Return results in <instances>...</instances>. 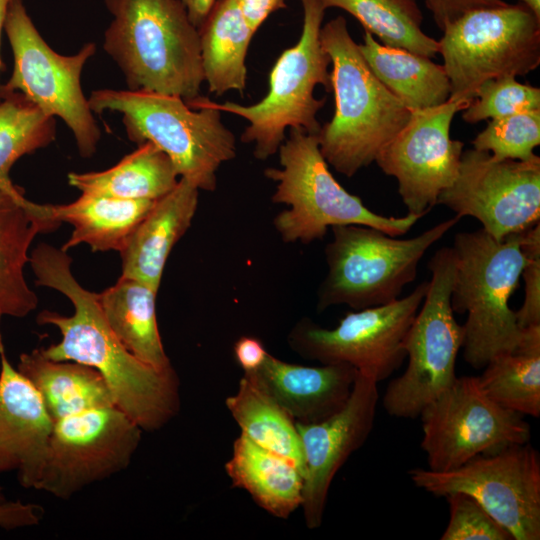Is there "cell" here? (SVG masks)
Returning a JSON list of instances; mask_svg holds the SVG:
<instances>
[{
    "label": "cell",
    "instance_id": "cell-26",
    "mask_svg": "<svg viewBox=\"0 0 540 540\" xmlns=\"http://www.w3.org/2000/svg\"><path fill=\"white\" fill-rule=\"evenodd\" d=\"M158 291L129 277L120 276L98 294L104 317L125 348L136 358L158 370L172 368L161 340L157 315Z\"/></svg>",
    "mask_w": 540,
    "mask_h": 540
},
{
    "label": "cell",
    "instance_id": "cell-38",
    "mask_svg": "<svg viewBox=\"0 0 540 540\" xmlns=\"http://www.w3.org/2000/svg\"><path fill=\"white\" fill-rule=\"evenodd\" d=\"M433 19L442 31L446 25L477 8L503 6V0H424Z\"/></svg>",
    "mask_w": 540,
    "mask_h": 540
},
{
    "label": "cell",
    "instance_id": "cell-31",
    "mask_svg": "<svg viewBox=\"0 0 540 540\" xmlns=\"http://www.w3.org/2000/svg\"><path fill=\"white\" fill-rule=\"evenodd\" d=\"M241 434L255 444L281 455L305 473L296 422L252 379L241 377L236 392L225 400Z\"/></svg>",
    "mask_w": 540,
    "mask_h": 540
},
{
    "label": "cell",
    "instance_id": "cell-7",
    "mask_svg": "<svg viewBox=\"0 0 540 540\" xmlns=\"http://www.w3.org/2000/svg\"><path fill=\"white\" fill-rule=\"evenodd\" d=\"M461 219H446L421 234L400 239L363 225L331 227L325 247L327 273L317 290V312L337 305L352 310L391 303L417 276L426 251Z\"/></svg>",
    "mask_w": 540,
    "mask_h": 540
},
{
    "label": "cell",
    "instance_id": "cell-11",
    "mask_svg": "<svg viewBox=\"0 0 540 540\" xmlns=\"http://www.w3.org/2000/svg\"><path fill=\"white\" fill-rule=\"evenodd\" d=\"M4 30L14 66L1 90L20 92L44 114L61 118L72 131L80 155L91 157L101 132L81 89L80 78L96 45L87 43L70 56L58 54L42 38L22 0H14L10 5Z\"/></svg>",
    "mask_w": 540,
    "mask_h": 540
},
{
    "label": "cell",
    "instance_id": "cell-19",
    "mask_svg": "<svg viewBox=\"0 0 540 540\" xmlns=\"http://www.w3.org/2000/svg\"><path fill=\"white\" fill-rule=\"evenodd\" d=\"M54 422L31 383L9 362L0 330V472L36 489Z\"/></svg>",
    "mask_w": 540,
    "mask_h": 540
},
{
    "label": "cell",
    "instance_id": "cell-45",
    "mask_svg": "<svg viewBox=\"0 0 540 540\" xmlns=\"http://www.w3.org/2000/svg\"><path fill=\"white\" fill-rule=\"evenodd\" d=\"M5 501V497L2 493V487L0 486V502Z\"/></svg>",
    "mask_w": 540,
    "mask_h": 540
},
{
    "label": "cell",
    "instance_id": "cell-3",
    "mask_svg": "<svg viewBox=\"0 0 540 540\" xmlns=\"http://www.w3.org/2000/svg\"><path fill=\"white\" fill-rule=\"evenodd\" d=\"M320 41L332 64L335 111L316 137L328 165L352 177L375 161L411 111L373 73L344 17L337 16L321 27Z\"/></svg>",
    "mask_w": 540,
    "mask_h": 540
},
{
    "label": "cell",
    "instance_id": "cell-17",
    "mask_svg": "<svg viewBox=\"0 0 540 540\" xmlns=\"http://www.w3.org/2000/svg\"><path fill=\"white\" fill-rule=\"evenodd\" d=\"M469 104L449 99L410 110L406 124L378 153L374 162L397 180L408 213L426 215L455 181L464 143L450 137V127L455 114Z\"/></svg>",
    "mask_w": 540,
    "mask_h": 540
},
{
    "label": "cell",
    "instance_id": "cell-21",
    "mask_svg": "<svg viewBox=\"0 0 540 540\" xmlns=\"http://www.w3.org/2000/svg\"><path fill=\"white\" fill-rule=\"evenodd\" d=\"M199 189L180 178L172 191L155 201L119 252L121 276L159 290L167 259L191 226L198 207Z\"/></svg>",
    "mask_w": 540,
    "mask_h": 540
},
{
    "label": "cell",
    "instance_id": "cell-14",
    "mask_svg": "<svg viewBox=\"0 0 540 540\" xmlns=\"http://www.w3.org/2000/svg\"><path fill=\"white\" fill-rule=\"evenodd\" d=\"M143 430L116 406L89 409L54 422L36 490L70 499L127 469Z\"/></svg>",
    "mask_w": 540,
    "mask_h": 540
},
{
    "label": "cell",
    "instance_id": "cell-34",
    "mask_svg": "<svg viewBox=\"0 0 540 540\" xmlns=\"http://www.w3.org/2000/svg\"><path fill=\"white\" fill-rule=\"evenodd\" d=\"M471 143L499 160L533 159L540 144V109L491 119Z\"/></svg>",
    "mask_w": 540,
    "mask_h": 540
},
{
    "label": "cell",
    "instance_id": "cell-16",
    "mask_svg": "<svg viewBox=\"0 0 540 540\" xmlns=\"http://www.w3.org/2000/svg\"><path fill=\"white\" fill-rule=\"evenodd\" d=\"M437 204L477 219L497 240L522 232L540 219V157L499 160L486 151L465 150L455 181Z\"/></svg>",
    "mask_w": 540,
    "mask_h": 540
},
{
    "label": "cell",
    "instance_id": "cell-40",
    "mask_svg": "<svg viewBox=\"0 0 540 540\" xmlns=\"http://www.w3.org/2000/svg\"><path fill=\"white\" fill-rule=\"evenodd\" d=\"M234 357L243 373L253 372L264 362L268 351L263 342L254 336H241L234 343Z\"/></svg>",
    "mask_w": 540,
    "mask_h": 540
},
{
    "label": "cell",
    "instance_id": "cell-42",
    "mask_svg": "<svg viewBox=\"0 0 540 540\" xmlns=\"http://www.w3.org/2000/svg\"><path fill=\"white\" fill-rule=\"evenodd\" d=\"M185 5L191 22L199 28L216 0H181Z\"/></svg>",
    "mask_w": 540,
    "mask_h": 540
},
{
    "label": "cell",
    "instance_id": "cell-44",
    "mask_svg": "<svg viewBox=\"0 0 540 540\" xmlns=\"http://www.w3.org/2000/svg\"><path fill=\"white\" fill-rule=\"evenodd\" d=\"M520 2L529 7L540 18V0H520Z\"/></svg>",
    "mask_w": 540,
    "mask_h": 540
},
{
    "label": "cell",
    "instance_id": "cell-2",
    "mask_svg": "<svg viewBox=\"0 0 540 540\" xmlns=\"http://www.w3.org/2000/svg\"><path fill=\"white\" fill-rule=\"evenodd\" d=\"M113 16L104 50L132 91L191 102L204 81L200 37L181 0H104Z\"/></svg>",
    "mask_w": 540,
    "mask_h": 540
},
{
    "label": "cell",
    "instance_id": "cell-25",
    "mask_svg": "<svg viewBox=\"0 0 540 540\" xmlns=\"http://www.w3.org/2000/svg\"><path fill=\"white\" fill-rule=\"evenodd\" d=\"M154 203L153 200H125L82 193L68 204H44V210L52 221L73 226L62 250L68 252L84 243L93 252H120Z\"/></svg>",
    "mask_w": 540,
    "mask_h": 540
},
{
    "label": "cell",
    "instance_id": "cell-27",
    "mask_svg": "<svg viewBox=\"0 0 540 540\" xmlns=\"http://www.w3.org/2000/svg\"><path fill=\"white\" fill-rule=\"evenodd\" d=\"M358 48L376 77L409 110L439 106L450 99L445 69L431 58L381 44L368 31Z\"/></svg>",
    "mask_w": 540,
    "mask_h": 540
},
{
    "label": "cell",
    "instance_id": "cell-29",
    "mask_svg": "<svg viewBox=\"0 0 540 540\" xmlns=\"http://www.w3.org/2000/svg\"><path fill=\"white\" fill-rule=\"evenodd\" d=\"M67 178L69 185L81 193L153 201L172 191L179 181L170 158L149 142L138 145L107 170L71 172Z\"/></svg>",
    "mask_w": 540,
    "mask_h": 540
},
{
    "label": "cell",
    "instance_id": "cell-39",
    "mask_svg": "<svg viewBox=\"0 0 540 540\" xmlns=\"http://www.w3.org/2000/svg\"><path fill=\"white\" fill-rule=\"evenodd\" d=\"M44 511L39 505L17 501L0 502V527L13 530L38 524Z\"/></svg>",
    "mask_w": 540,
    "mask_h": 540
},
{
    "label": "cell",
    "instance_id": "cell-28",
    "mask_svg": "<svg viewBox=\"0 0 540 540\" xmlns=\"http://www.w3.org/2000/svg\"><path fill=\"white\" fill-rule=\"evenodd\" d=\"M204 81L209 91L242 93L247 83L246 56L255 34L236 0H216L198 28Z\"/></svg>",
    "mask_w": 540,
    "mask_h": 540
},
{
    "label": "cell",
    "instance_id": "cell-13",
    "mask_svg": "<svg viewBox=\"0 0 540 540\" xmlns=\"http://www.w3.org/2000/svg\"><path fill=\"white\" fill-rule=\"evenodd\" d=\"M428 286L429 281H424L391 303L348 312L334 328H324L303 317L288 333L287 343L305 359L320 364H347L382 381L406 359L405 336Z\"/></svg>",
    "mask_w": 540,
    "mask_h": 540
},
{
    "label": "cell",
    "instance_id": "cell-32",
    "mask_svg": "<svg viewBox=\"0 0 540 540\" xmlns=\"http://www.w3.org/2000/svg\"><path fill=\"white\" fill-rule=\"evenodd\" d=\"M318 1L326 9L336 7L351 14L384 45L429 58L438 54V41L422 31L423 14L417 0Z\"/></svg>",
    "mask_w": 540,
    "mask_h": 540
},
{
    "label": "cell",
    "instance_id": "cell-15",
    "mask_svg": "<svg viewBox=\"0 0 540 540\" xmlns=\"http://www.w3.org/2000/svg\"><path fill=\"white\" fill-rule=\"evenodd\" d=\"M419 416L421 447L432 471H449L479 454L530 439L524 416L492 401L477 376L456 377Z\"/></svg>",
    "mask_w": 540,
    "mask_h": 540
},
{
    "label": "cell",
    "instance_id": "cell-10",
    "mask_svg": "<svg viewBox=\"0 0 540 540\" xmlns=\"http://www.w3.org/2000/svg\"><path fill=\"white\" fill-rule=\"evenodd\" d=\"M428 290L405 336L408 365L392 380L382 399L386 412L416 418L456 379L455 366L464 339L451 306L455 256L452 247L438 249L428 263Z\"/></svg>",
    "mask_w": 540,
    "mask_h": 540
},
{
    "label": "cell",
    "instance_id": "cell-37",
    "mask_svg": "<svg viewBox=\"0 0 540 540\" xmlns=\"http://www.w3.org/2000/svg\"><path fill=\"white\" fill-rule=\"evenodd\" d=\"M521 249L526 259L521 274L525 298L515 316L524 329L540 325V222L521 232Z\"/></svg>",
    "mask_w": 540,
    "mask_h": 540
},
{
    "label": "cell",
    "instance_id": "cell-9",
    "mask_svg": "<svg viewBox=\"0 0 540 540\" xmlns=\"http://www.w3.org/2000/svg\"><path fill=\"white\" fill-rule=\"evenodd\" d=\"M442 31L450 99L470 103L483 82L524 76L540 64V18L522 2L473 9Z\"/></svg>",
    "mask_w": 540,
    "mask_h": 540
},
{
    "label": "cell",
    "instance_id": "cell-20",
    "mask_svg": "<svg viewBox=\"0 0 540 540\" xmlns=\"http://www.w3.org/2000/svg\"><path fill=\"white\" fill-rule=\"evenodd\" d=\"M358 371L347 364L305 366L285 362L268 352L261 366L243 373L296 422H320L347 402Z\"/></svg>",
    "mask_w": 540,
    "mask_h": 540
},
{
    "label": "cell",
    "instance_id": "cell-41",
    "mask_svg": "<svg viewBox=\"0 0 540 540\" xmlns=\"http://www.w3.org/2000/svg\"><path fill=\"white\" fill-rule=\"evenodd\" d=\"M251 30L255 33L273 12L286 8L285 0H236Z\"/></svg>",
    "mask_w": 540,
    "mask_h": 540
},
{
    "label": "cell",
    "instance_id": "cell-4",
    "mask_svg": "<svg viewBox=\"0 0 540 540\" xmlns=\"http://www.w3.org/2000/svg\"><path fill=\"white\" fill-rule=\"evenodd\" d=\"M88 102L93 113H120L132 142L155 145L170 158L178 176L199 190L214 191L217 170L236 155L235 136L208 99L186 102L173 95L99 89L90 93Z\"/></svg>",
    "mask_w": 540,
    "mask_h": 540
},
{
    "label": "cell",
    "instance_id": "cell-18",
    "mask_svg": "<svg viewBox=\"0 0 540 540\" xmlns=\"http://www.w3.org/2000/svg\"><path fill=\"white\" fill-rule=\"evenodd\" d=\"M377 383L358 372L339 411L317 423H296L305 465L300 507L308 529L321 526L333 478L373 428L379 400Z\"/></svg>",
    "mask_w": 540,
    "mask_h": 540
},
{
    "label": "cell",
    "instance_id": "cell-30",
    "mask_svg": "<svg viewBox=\"0 0 540 540\" xmlns=\"http://www.w3.org/2000/svg\"><path fill=\"white\" fill-rule=\"evenodd\" d=\"M481 390L499 406L540 416V325L524 328L517 348L493 358L480 376Z\"/></svg>",
    "mask_w": 540,
    "mask_h": 540
},
{
    "label": "cell",
    "instance_id": "cell-22",
    "mask_svg": "<svg viewBox=\"0 0 540 540\" xmlns=\"http://www.w3.org/2000/svg\"><path fill=\"white\" fill-rule=\"evenodd\" d=\"M59 226L46 216L43 204L0 191V321L3 316L23 318L37 308L38 297L23 273L28 250L37 234Z\"/></svg>",
    "mask_w": 540,
    "mask_h": 540
},
{
    "label": "cell",
    "instance_id": "cell-12",
    "mask_svg": "<svg viewBox=\"0 0 540 540\" xmlns=\"http://www.w3.org/2000/svg\"><path fill=\"white\" fill-rule=\"evenodd\" d=\"M408 474L435 496L473 497L514 540L540 539V457L529 442L479 454L449 471L415 468Z\"/></svg>",
    "mask_w": 540,
    "mask_h": 540
},
{
    "label": "cell",
    "instance_id": "cell-5",
    "mask_svg": "<svg viewBox=\"0 0 540 540\" xmlns=\"http://www.w3.org/2000/svg\"><path fill=\"white\" fill-rule=\"evenodd\" d=\"M452 249L451 306L454 313H467L461 349L469 365L482 369L496 356L515 350L523 336L508 305L526 263L521 232L501 240L482 228L459 232Z\"/></svg>",
    "mask_w": 540,
    "mask_h": 540
},
{
    "label": "cell",
    "instance_id": "cell-6",
    "mask_svg": "<svg viewBox=\"0 0 540 540\" xmlns=\"http://www.w3.org/2000/svg\"><path fill=\"white\" fill-rule=\"evenodd\" d=\"M278 153L280 168H267L264 175L276 183L272 202L287 206L273 218V226L284 243L309 244L322 240L328 228L353 224L400 237L422 218L410 213L388 217L370 210L338 183L316 135L301 128H290Z\"/></svg>",
    "mask_w": 540,
    "mask_h": 540
},
{
    "label": "cell",
    "instance_id": "cell-43",
    "mask_svg": "<svg viewBox=\"0 0 540 540\" xmlns=\"http://www.w3.org/2000/svg\"><path fill=\"white\" fill-rule=\"evenodd\" d=\"M13 1L14 0H0V44H1L2 30L4 29L7 13H8L9 7L12 4ZM3 68H4V64H3L2 60H1V56H0V75H1V71L3 70ZM1 86L2 85L0 83V96H1Z\"/></svg>",
    "mask_w": 540,
    "mask_h": 540
},
{
    "label": "cell",
    "instance_id": "cell-35",
    "mask_svg": "<svg viewBox=\"0 0 540 540\" xmlns=\"http://www.w3.org/2000/svg\"><path fill=\"white\" fill-rule=\"evenodd\" d=\"M540 109V89L523 84L516 77H501L483 82L475 98L464 109L462 119L469 124Z\"/></svg>",
    "mask_w": 540,
    "mask_h": 540
},
{
    "label": "cell",
    "instance_id": "cell-23",
    "mask_svg": "<svg viewBox=\"0 0 540 540\" xmlns=\"http://www.w3.org/2000/svg\"><path fill=\"white\" fill-rule=\"evenodd\" d=\"M232 487L246 491L253 501L276 518L288 519L302 503L304 477L289 459L240 434L225 464Z\"/></svg>",
    "mask_w": 540,
    "mask_h": 540
},
{
    "label": "cell",
    "instance_id": "cell-24",
    "mask_svg": "<svg viewBox=\"0 0 540 540\" xmlns=\"http://www.w3.org/2000/svg\"><path fill=\"white\" fill-rule=\"evenodd\" d=\"M17 370L36 389L53 422L89 409L115 406L104 378L88 365L52 360L34 349L20 355Z\"/></svg>",
    "mask_w": 540,
    "mask_h": 540
},
{
    "label": "cell",
    "instance_id": "cell-8",
    "mask_svg": "<svg viewBox=\"0 0 540 540\" xmlns=\"http://www.w3.org/2000/svg\"><path fill=\"white\" fill-rule=\"evenodd\" d=\"M303 26L298 42L284 50L269 74L266 96L253 105L233 102L211 104L220 111L246 119L249 125L241 140L254 144L253 154L266 160L276 154L285 141L286 128H301L316 135L320 124L316 118L325 99H316L314 89L322 85L331 91V60L320 41V30L326 8L318 0H301Z\"/></svg>",
    "mask_w": 540,
    "mask_h": 540
},
{
    "label": "cell",
    "instance_id": "cell-36",
    "mask_svg": "<svg viewBox=\"0 0 540 540\" xmlns=\"http://www.w3.org/2000/svg\"><path fill=\"white\" fill-rule=\"evenodd\" d=\"M445 498L450 517L441 540H514L473 497L455 492Z\"/></svg>",
    "mask_w": 540,
    "mask_h": 540
},
{
    "label": "cell",
    "instance_id": "cell-33",
    "mask_svg": "<svg viewBox=\"0 0 540 540\" xmlns=\"http://www.w3.org/2000/svg\"><path fill=\"white\" fill-rule=\"evenodd\" d=\"M56 135L55 118L44 114L26 96L1 90L0 191L26 199L9 176L14 163L26 154L48 146Z\"/></svg>",
    "mask_w": 540,
    "mask_h": 540
},
{
    "label": "cell",
    "instance_id": "cell-1",
    "mask_svg": "<svg viewBox=\"0 0 540 540\" xmlns=\"http://www.w3.org/2000/svg\"><path fill=\"white\" fill-rule=\"evenodd\" d=\"M29 263L37 285L62 293L74 307L70 316L50 310L38 314L39 325H53L62 336L59 342L40 349L42 354L96 369L109 387L115 406L143 431L153 432L168 424L181 403L175 369H155L125 348L108 325L98 294L83 288L74 277L67 251L40 243Z\"/></svg>",
    "mask_w": 540,
    "mask_h": 540
}]
</instances>
